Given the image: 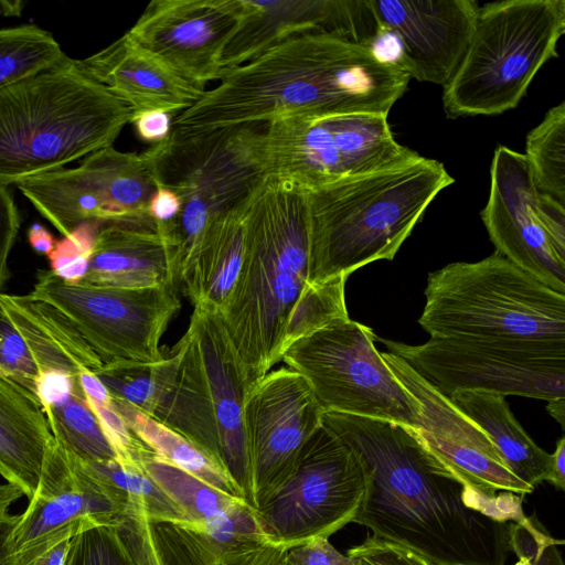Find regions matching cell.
<instances>
[{"instance_id": "obj_1", "label": "cell", "mask_w": 565, "mask_h": 565, "mask_svg": "<svg viewBox=\"0 0 565 565\" xmlns=\"http://www.w3.org/2000/svg\"><path fill=\"white\" fill-rule=\"evenodd\" d=\"M322 425L365 475L353 522L434 565H505L510 524L525 518L520 495L469 484L411 426L332 412L322 414Z\"/></svg>"}, {"instance_id": "obj_2", "label": "cell", "mask_w": 565, "mask_h": 565, "mask_svg": "<svg viewBox=\"0 0 565 565\" xmlns=\"http://www.w3.org/2000/svg\"><path fill=\"white\" fill-rule=\"evenodd\" d=\"M411 76L371 47L335 34L287 39L226 71L172 120V131L198 134L297 116L388 115Z\"/></svg>"}, {"instance_id": "obj_3", "label": "cell", "mask_w": 565, "mask_h": 565, "mask_svg": "<svg viewBox=\"0 0 565 565\" xmlns=\"http://www.w3.org/2000/svg\"><path fill=\"white\" fill-rule=\"evenodd\" d=\"M307 190L267 177L246 212L243 265L222 311L252 385L281 361L316 305L345 297V281L309 284Z\"/></svg>"}, {"instance_id": "obj_4", "label": "cell", "mask_w": 565, "mask_h": 565, "mask_svg": "<svg viewBox=\"0 0 565 565\" xmlns=\"http://www.w3.org/2000/svg\"><path fill=\"white\" fill-rule=\"evenodd\" d=\"M454 182L441 162L419 156L307 190L309 284L347 280L370 263L392 260L428 205Z\"/></svg>"}, {"instance_id": "obj_5", "label": "cell", "mask_w": 565, "mask_h": 565, "mask_svg": "<svg viewBox=\"0 0 565 565\" xmlns=\"http://www.w3.org/2000/svg\"><path fill=\"white\" fill-rule=\"evenodd\" d=\"M132 109L77 60L0 89V185L65 168L114 145Z\"/></svg>"}, {"instance_id": "obj_6", "label": "cell", "mask_w": 565, "mask_h": 565, "mask_svg": "<svg viewBox=\"0 0 565 565\" xmlns=\"http://www.w3.org/2000/svg\"><path fill=\"white\" fill-rule=\"evenodd\" d=\"M170 355L171 379L151 416L209 455L256 510L244 425L252 381L221 312L194 307Z\"/></svg>"}, {"instance_id": "obj_7", "label": "cell", "mask_w": 565, "mask_h": 565, "mask_svg": "<svg viewBox=\"0 0 565 565\" xmlns=\"http://www.w3.org/2000/svg\"><path fill=\"white\" fill-rule=\"evenodd\" d=\"M425 297L430 338L565 341V295L498 252L429 273Z\"/></svg>"}, {"instance_id": "obj_8", "label": "cell", "mask_w": 565, "mask_h": 565, "mask_svg": "<svg viewBox=\"0 0 565 565\" xmlns=\"http://www.w3.org/2000/svg\"><path fill=\"white\" fill-rule=\"evenodd\" d=\"M564 0H503L479 7L468 50L444 86L447 117L515 108L540 68L557 56Z\"/></svg>"}, {"instance_id": "obj_9", "label": "cell", "mask_w": 565, "mask_h": 565, "mask_svg": "<svg viewBox=\"0 0 565 565\" xmlns=\"http://www.w3.org/2000/svg\"><path fill=\"white\" fill-rule=\"evenodd\" d=\"M266 124L239 125L198 134H179L158 143V185L181 201L168 223L178 248L179 284L209 221L246 203L267 178Z\"/></svg>"}, {"instance_id": "obj_10", "label": "cell", "mask_w": 565, "mask_h": 565, "mask_svg": "<svg viewBox=\"0 0 565 565\" xmlns=\"http://www.w3.org/2000/svg\"><path fill=\"white\" fill-rule=\"evenodd\" d=\"M376 339L371 328L339 318L292 342L281 361L308 381L323 413L415 428L420 404L388 369Z\"/></svg>"}, {"instance_id": "obj_11", "label": "cell", "mask_w": 565, "mask_h": 565, "mask_svg": "<svg viewBox=\"0 0 565 565\" xmlns=\"http://www.w3.org/2000/svg\"><path fill=\"white\" fill-rule=\"evenodd\" d=\"M376 340L448 398L457 391L547 403L565 398V341L430 338L411 345Z\"/></svg>"}, {"instance_id": "obj_12", "label": "cell", "mask_w": 565, "mask_h": 565, "mask_svg": "<svg viewBox=\"0 0 565 565\" xmlns=\"http://www.w3.org/2000/svg\"><path fill=\"white\" fill-rule=\"evenodd\" d=\"M267 177L306 190L411 162L419 154L393 137L387 115L297 116L266 124Z\"/></svg>"}, {"instance_id": "obj_13", "label": "cell", "mask_w": 565, "mask_h": 565, "mask_svg": "<svg viewBox=\"0 0 565 565\" xmlns=\"http://www.w3.org/2000/svg\"><path fill=\"white\" fill-rule=\"evenodd\" d=\"M157 147L141 153L113 146L63 168L15 183L62 236L85 223H154L149 204L158 188Z\"/></svg>"}, {"instance_id": "obj_14", "label": "cell", "mask_w": 565, "mask_h": 565, "mask_svg": "<svg viewBox=\"0 0 565 565\" xmlns=\"http://www.w3.org/2000/svg\"><path fill=\"white\" fill-rule=\"evenodd\" d=\"M364 492L359 458L322 425L302 448L289 477L255 515L270 544L290 550L316 536L329 537L353 522Z\"/></svg>"}, {"instance_id": "obj_15", "label": "cell", "mask_w": 565, "mask_h": 565, "mask_svg": "<svg viewBox=\"0 0 565 565\" xmlns=\"http://www.w3.org/2000/svg\"><path fill=\"white\" fill-rule=\"evenodd\" d=\"M30 294L64 313L104 364L163 359L159 342L181 308L174 287L70 284L51 269L38 273Z\"/></svg>"}, {"instance_id": "obj_16", "label": "cell", "mask_w": 565, "mask_h": 565, "mask_svg": "<svg viewBox=\"0 0 565 565\" xmlns=\"http://www.w3.org/2000/svg\"><path fill=\"white\" fill-rule=\"evenodd\" d=\"M480 215L495 252L565 295V206L536 188L524 153L495 149Z\"/></svg>"}, {"instance_id": "obj_17", "label": "cell", "mask_w": 565, "mask_h": 565, "mask_svg": "<svg viewBox=\"0 0 565 565\" xmlns=\"http://www.w3.org/2000/svg\"><path fill=\"white\" fill-rule=\"evenodd\" d=\"M29 500L3 539L1 565H24L61 540L114 524L124 512L105 484L54 436Z\"/></svg>"}, {"instance_id": "obj_18", "label": "cell", "mask_w": 565, "mask_h": 565, "mask_svg": "<svg viewBox=\"0 0 565 565\" xmlns=\"http://www.w3.org/2000/svg\"><path fill=\"white\" fill-rule=\"evenodd\" d=\"M322 409L308 381L290 367L269 371L249 388L244 425L256 510L281 487L312 435Z\"/></svg>"}, {"instance_id": "obj_19", "label": "cell", "mask_w": 565, "mask_h": 565, "mask_svg": "<svg viewBox=\"0 0 565 565\" xmlns=\"http://www.w3.org/2000/svg\"><path fill=\"white\" fill-rule=\"evenodd\" d=\"M243 17L242 0H153L126 34L177 75L206 90Z\"/></svg>"}, {"instance_id": "obj_20", "label": "cell", "mask_w": 565, "mask_h": 565, "mask_svg": "<svg viewBox=\"0 0 565 565\" xmlns=\"http://www.w3.org/2000/svg\"><path fill=\"white\" fill-rule=\"evenodd\" d=\"M381 355L403 386L419 402L416 431L428 449L469 484L488 491L518 495L534 488L508 467L489 436L454 403L392 352Z\"/></svg>"}, {"instance_id": "obj_21", "label": "cell", "mask_w": 565, "mask_h": 565, "mask_svg": "<svg viewBox=\"0 0 565 565\" xmlns=\"http://www.w3.org/2000/svg\"><path fill=\"white\" fill-rule=\"evenodd\" d=\"M377 24L401 45V67L419 82L445 86L473 35V0H369Z\"/></svg>"}, {"instance_id": "obj_22", "label": "cell", "mask_w": 565, "mask_h": 565, "mask_svg": "<svg viewBox=\"0 0 565 565\" xmlns=\"http://www.w3.org/2000/svg\"><path fill=\"white\" fill-rule=\"evenodd\" d=\"M242 1L243 17L222 57L224 73L302 33H331L371 47L380 32L369 0Z\"/></svg>"}, {"instance_id": "obj_23", "label": "cell", "mask_w": 565, "mask_h": 565, "mask_svg": "<svg viewBox=\"0 0 565 565\" xmlns=\"http://www.w3.org/2000/svg\"><path fill=\"white\" fill-rule=\"evenodd\" d=\"M114 525L137 565H287L288 550L270 544L263 533L225 537L135 510H125Z\"/></svg>"}, {"instance_id": "obj_24", "label": "cell", "mask_w": 565, "mask_h": 565, "mask_svg": "<svg viewBox=\"0 0 565 565\" xmlns=\"http://www.w3.org/2000/svg\"><path fill=\"white\" fill-rule=\"evenodd\" d=\"M83 285L141 289L179 285L168 223H108L96 235Z\"/></svg>"}, {"instance_id": "obj_25", "label": "cell", "mask_w": 565, "mask_h": 565, "mask_svg": "<svg viewBox=\"0 0 565 565\" xmlns=\"http://www.w3.org/2000/svg\"><path fill=\"white\" fill-rule=\"evenodd\" d=\"M77 62L87 75L125 102L134 116L148 110L183 111L206 92L177 75L126 33Z\"/></svg>"}, {"instance_id": "obj_26", "label": "cell", "mask_w": 565, "mask_h": 565, "mask_svg": "<svg viewBox=\"0 0 565 565\" xmlns=\"http://www.w3.org/2000/svg\"><path fill=\"white\" fill-rule=\"evenodd\" d=\"M0 306L26 344L39 373L78 376L103 362L77 328L53 305L28 295L0 294Z\"/></svg>"}, {"instance_id": "obj_27", "label": "cell", "mask_w": 565, "mask_h": 565, "mask_svg": "<svg viewBox=\"0 0 565 565\" xmlns=\"http://www.w3.org/2000/svg\"><path fill=\"white\" fill-rule=\"evenodd\" d=\"M250 199L212 217L204 228L179 284L193 307L221 313L225 308L245 256L246 212Z\"/></svg>"}, {"instance_id": "obj_28", "label": "cell", "mask_w": 565, "mask_h": 565, "mask_svg": "<svg viewBox=\"0 0 565 565\" xmlns=\"http://www.w3.org/2000/svg\"><path fill=\"white\" fill-rule=\"evenodd\" d=\"M52 439L39 401L0 369V476L29 499Z\"/></svg>"}, {"instance_id": "obj_29", "label": "cell", "mask_w": 565, "mask_h": 565, "mask_svg": "<svg viewBox=\"0 0 565 565\" xmlns=\"http://www.w3.org/2000/svg\"><path fill=\"white\" fill-rule=\"evenodd\" d=\"M141 467L189 522L216 534L259 530L255 509L242 499L177 468L150 449L142 455Z\"/></svg>"}, {"instance_id": "obj_30", "label": "cell", "mask_w": 565, "mask_h": 565, "mask_svg": "<svg viewBox=\"0 0 565 565\" xmlns=\"http://www.w3.org/2000/svg\"><path fill=\"white\" fill-rule=\"evenodd\" d=\"M36 396L54 438L84 461L117 460L81 387L78 376L46 372Z\"/></svg>"}, {"instance_id": "obj_31", "label": "cell", "mask_w": 565, "mask_h": 565, "mask_svg": "<svg viewBox=\"0 0 565 565\" xmlns=\"http://www.w3.org/2000/svg\"><path fill=\"white\" fill-rule=\"evenodd\" d=\"M449 399L482 428L520 480L533 488L547 480L551 454L525 433L510 411L505 396L482 391H457Z\"/></svg>"}, {"instance_id": "obj_32", "label": "cell", "mask_w": 565, "mask_h": 565, "mask_svg": "<svg viewBox=\"0 0 565 565\" xmlns=\"http://www.w3.org/2000/svg\"><path fill=\"white\" fill-rule=\"evenodd\" d=\"M111 398L132 434L158 457L220 491L242 499L228 475L195 444L129 403Z\"/></svg>"}, {"instance_id": "obj_33", "label": "cell", "mask_w": 565, "mask_h": 565, "mask_svg": "<svg viewBox=\"0 0 565 565\" xmlns=\"http://www.w3.org/2000/svg\"><path fill=\"white\" fill-rule=\"evenodd\" d=\"M82 461L106 486L124 511L135 510L150 519L189 522L143 468L122 466L117 460Z\"/></svg>"}, {"instance_id": "obj_34", "label": "cell", "mask_w": 565, "mask_h": 565, "mask_svg": "<svg viewBox=\"0 0 565 565\" xmlns=\"http://www.w3.org/2000/svg\"><path fill=\"white\" fill-rule=\"evenodd\" d=\"M66 57L53 34L35 24L0 28V89L49 70Z\"/></svg>"}, {"instance_id": "obj_35", "label": "cell", "mask_w": 565, "mask_h": 565, "mask_svg": "<svg viewBox=\"0 0 565 565\" xmlns=\"http://www.w3.org/2000/svg\"><path fill=\"white\" fill-rule=\"evenodd\" d=\"M525 158L536 188L565 206V103L552 107L533 128Z\"/></svg>"}, {"instance_id": "obj_36", "label": "cell", "mask_w": 565, "mask_h": 565, "mask_svg": "<svg viewBox=\"0 0 565 565\" xmlns=\"http://www.w3.org/2000/svg\"><path fill=\"white\" fill-rule=\"evenodd\" d=\"M172 370L173 359L169 353L153 363L103 364L94 373L114 398L127 402L151 416L170 382Z\"/></svg>"}, {"instance_id": "obj_37", "label": "cell", "mask_w": 565, "mask_h": 565, "mask_svg": "<svg viewBox=\"0 0 565 565\" xmlns=\"http://www.w3.org/2000/svg\"><path fill=\"white\" fill-rule=\"evenodd\" d=\"M63 565H137L114 524L74 535Z\"/></svg>"}, {"instance_id": "obj_38", "label": "cell", "mask_w": 565, "mask_h": 565, "mask_svg": "<svg viewBox=\"0 0 565 565\" xmlns=\"http://www.w3.org/2000/svg\"><path fill=\"white\" fill-rule=\"evenodd\" d=\"M100 226L97 223H85L56 241L47 258L51 270L62 280L77 284L86 275L89 256Z\"/></svg>"}, {"instance_id": "obj_39", "label": "cell", "mask_w": 565, "mask_h": 565, "mask_svg": "<svg viewBox=\"0 0 565 565\" xmlns=\"http://www.w3.org/2000/svg\"><path fill=\"white\" fill-rule=\"evenodd\" d=\"M0 369L36 399L40 376L33 358L22 337L0 306ZM39 401V399H38Z\"/></svg>"}, {"instance_id": "obj_40", "label": "cell", "mask_w": 565, "mask_h": 565, "mask_svg": "<svg viewBox=\"0 0 565 565\" xmlns=\"http://www.w3.org/2000/svg\"><path fill=\"white\" fill-rule=\"evenodd\" d=\"M557 544L564 541L552 537L533 518L510 524L511 551L532 565H564Z\"/></svg>"}, {"instance_id": "obj_41", "label": "cell", "mask_w": 565, "mask_h": 565, "mask_svg": "<svg viewBox=\"0 0 565 565\" xmlns=\"http://www.w3.org/2000/svg\"><path fill=\"white\" fill-rule=\"evenodd\" d=\"M347 555L358 565H434L406 547L373 535L348 550Z\"/></svg>"}, {"instance_id": "obj_42", "label": "cell", "mask_w": 565, "mask_h": 565, "mask_svg": "<svg viewBox=\"0 0 565 565\" xmlns=\"http://www.w3.org/2000/svg\"><path fill=\"white\" fill-rule=\"evenodd\" d=\"M21 225V215L9 186L0 185V294L9 277V256Z\"/></svg>"}, {"instance_id": "obj_43", "label": "cell", "mask_w": 565, "mask_h": 565, "mask_svg": "<svg viewBox=\"0 0 565 565\" xmlns=\"http://www.w3.org/2000/svg\"><path fill=\"white\" fill-rule=\"evenodd\" d=\"M287 565H358L340 553L324 536H316L287 552Z\"/></svg>"}, {"instance_id": "obj_44", "label": "cell", "mask_w": 565, "mask_h": 565, "mask_svg": "<svg viewBox=\"0 0 565 565\" xmlns=\"http://www.w3.org/2000/svg\"><path fill=\"white\" fill-rule=\"evenodd\" d=\"M138 137L147 142H161L171 134L170 114L163 110H148L132 117Z\"/></svg>"}, {"instance_id": "obj_45", "label": "cell", "mask_w": 565, "mask_h": 565, "mask_svg": "<svg viewBox=\"0 0 565 565\" xmlns=\"http://www.w3.org/2000/svg\"><path fill=\"white\" fill-rule=\"evenodd\" d=\"M181 210L179 196L169 189L158 185L149 204V215L156 223L173 221Z\"/></svg>"}, {"instance_id": "obj_46", "label": "cell", "mask_w": 565, "mask_h": 565, "mask_svg": "<svg viewBox=\"0 0 565 565\" xmlns=\"http://www.w3.org/2000/svg\"><path fill=\"white\" fill-rule=\"evenodd\" d=\"M547 481L556 488L564 490L565 488V438L562 437L556 443V448L551 454L550 470Z\"/></svg>"}, {"instance_id": "obj_47", "label": "cell", "mask_w": 565, "mask_h": 565, "mask_svg": "<svg viewBox=\"0 0 565 565\" xmlns=\"http://www.w3.org/2000/svg\"><path fill=\"white\" fill-rule=\"evenodd\" d=\"M30 246L39 254L49 256L56 241L49 230L39 223H34L28 230Z\"/></svg>"}, {"instance_id": "obj_48", "label": "cell", "mask_w": 565, "mask_h": 565, "mask_svg": "<svg viewBox=\"0 0 565 565\" xmlns=\"http://www.w3.org/2000/svg\"><path fill=\"white\" fill-rule=\"evenodd\" d=\"M72 539V537H71ZM71 539H64L53 544L24 565H63Z\"/></svg>"}, {"instance_id": "obj_49", "label": "cell", "mask_w": 565, "mask_h": 565, "mask_svg": "<svg viewBox=\"0 0 565 565\" xmlns=\"http://www.w3.org/2000/svg\"><path fill=\"white\" fill-rule=\"evenodd\" d=\"M25 1L17 0V1H1L0 0V13L3 15H20Z\"/></svg>"}, {"instance_id": "obj_50", "label": "cell", "mask_w": 565, "mask_h": 565, "mask_svg": "<svg viewBox=\"0 0 565 565\" xmlns=\"http://www.w3.org/2000/svg\"><path fill=\"white\" fill-rule=\"evenodd\" d=\"M548 413L564 427L565 398L548 402L546 406Z\"/></svg>"}, {"instance_id": "obj_51", "label": "cell", "mask_w": 565, "mask_h": 565, "mask_svg": "<svg viewBox=\"0 0 565 565\" xmlns=\"http://www.w3.org/2000/svg\"><path fill=\"white\" fill-rule=\"evenodd\" d=\"M17 515H9L8 518L0 521V548L6 534L8 533L11 525L15 522ZM1 565V557H0Z\"/></svg>"}, {"instance_id": "obj_52", "label": "cell", "mask_w": 565, "mask_h": 565, "mask_svg": "<svg viewBox=\"0 0 565 565\" xmlns=\"http://www.w3.org/2000/svg\"><path fill=\"white\" fill-rule=\"evenodd\" d=\"M515 565H532L527 558L519 557V562Z\"/></svg>"}]
</instances>
